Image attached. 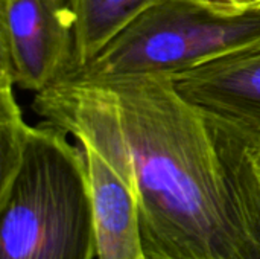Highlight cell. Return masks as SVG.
Masks as SVG:
<instances>
[{
    "instance_id": "11",
    "label": "cell",
    "mask_w": 260,
    "mask_h": 259,
    "mask_svg": "<svg viewBox=\"0 0 260 259\" xmlns=\"http://www.w3.org/2000/svg\"><path fill=\"white\" fill-rule=\"evenodd\" d=\"M256 6H260V0H257V2H256Z\"/></svg>"
},
{
    "instance_id": "9",
    "label": "cell",
    "mask_w": 260,
    "mask_h": 259,
    "mask_svg": "<svg viewBox=\"0 0 260 259\" xmlns=\"http://www.w3.org/2000/svg\"><path fill=\"white\" fill-rule=\"evenodd\" d=\"M245 133V131H244ZM247 137H248V142H250V148H251V153H253V157H254V162L257 165V169L260 172V137L256 136H251L248 133H245Z\"/></svg>"
},
{
    "instance_id": "1",
    "label": "cell",
    "mask_w": 260,
    "mask_h": 259,
    "mask_svg": "<svg viewBox=\"0 0 260 259\" xmlns=\"http://www.w3.org/2000/svg\"><path fill=\"white\" fill-rule=\"evenodd\" d=\"M32 110L133 185L146 259H260L248 139L189 102L172 78H70L35 93Z\"/></svg>"
},
{
    "instance_id": "4",
    "label": "cell",
    "mask_w": 260,
    "mask_h": 259,
    "mask_svg": "<svg viewBox=\"0 0 260 259\" xmlns=\"http://www.w3.org/2000/svg\"><path fill=\"white\" fill-rule=\"evenodd\" d=\"M76 72L67 0H0V78L41 93Z\"/></svg>"
},
{
    "instance_id": "6",
    "label": "cell",
    "mask_w": 260,
    "mask_h": 259,
    "mask_svg": "<svg viewBox=\"0 0 260 259\" xmlns=\"http://www.w3.org/2000/svg\"><path fill=\"white\" fill-rule=\"evenodd\" d=\"M93 202L98 259H146L133 185L98 151L82 147Z\"/></svg>"
},
{
    "instance_id": "7",
    "label": "cell",
    "mask_w": 260,
    "mask_h": 259,
    "mask_svg": "<svg viewBox=\"0 0 260 259\" xmlns=\"http://www.w3.org/2000/svg\"><path fill=\"white\" fill-rule=\"evenodd\" d=\"M151 2L152 0H67L73 15L76 72L87 66Z\"/></svg>"
},
{
    "instance_id": "2",
    "label": "cell",
    "mask_w": 260,
    "mask_h": 259,
    "mask_svg": "<svg viewBox=\"0 0 260 259\" xmlns=\"http://www.w3.org/2000/svg\"><path fill=\"white\" fill-rule=\"evenodd\" d=\"M49 124L29 128L15 168L0 177V259H93L85 153Z\"/></svg>"
},
{
    "instance_id": "3",
    "label": "cell",
    "mask_w": 260,
    "mask_h": 259,
    "mask_svg": "<svg viewBox=\"0 0 260 259\" xmlns=\"http://www.w3.org/2000/svg\"><path fill=\"white\" fill-rule=\"evenodd\" d=\"M259 43L260 6L152 0L72 78H174Z\"/></svg>"
},
{
    "instance_id": "5",
    "label": "cell",
    "mask_w": 260,
    "mask_h": 259,
    "mask_svg": "<svg viewBox=\"0 0 260 259\" xmlns=\"http://www.w3.org/2000/svg\"><path fill=\"white\" fill-rule=\"evenodd\" d=\"M206 114L260 137V43L172 78Z\"/></svg>"
},
{
    "instance_id": "10",
    "label": "cell",
    "mask_w": 260,
    "mask_h": 259,
    "mask_svg": "<svg viewBox=\"0 0 260 259\" xmlns=\"http://www.w3.org/2000/svg\"><path fill=\"white\" fill-rule=\"evenodd\" d=\"M216 2H227L236 6H251V5H256L257 0H216Z\"/></svg>"
},
{
    "instance_id": "8",
    "label": "cell",
    "mask_w": 260,
    "mask_h": 259,
    "mask_svg": "<svg viewBox=\"0 0 260 259\" xmlns=\"http://www.w3.org/2000/svg\"><path fill=\"white\" fill-rule=\"evenodd\" d=\"M29 128L15 99L14 84L0 78V177L8 176L18 163Z\"/></svg>"
}]
</instances>
